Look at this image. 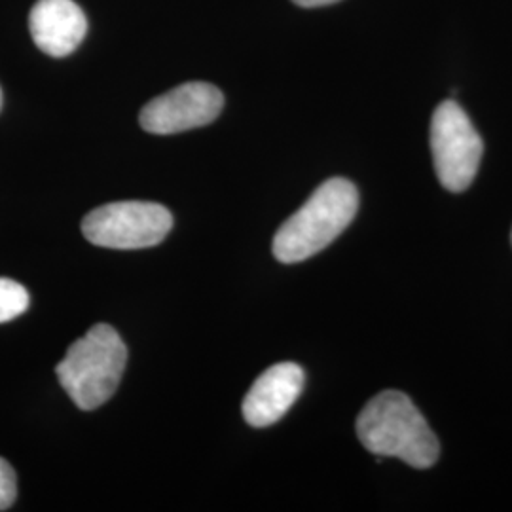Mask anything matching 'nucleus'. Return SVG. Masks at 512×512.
<instances>
[{
	"instance_id": "obj_7",
	"label": "nucleus",
	"mask_w": 512,
	"mask_h": 512,
	"mask_svg": "<svg viewBox=\"0 0 512 512\" xmlns=\"http://www.w3.org/2000/svg\"><path fill=\"white\" fill-rule=\"evenodd\" d=\"M304 370L294 363H279L260 374L243 399V418L256 429L281 420L304 389Z\"/></svg>"
},
{
	"instance_id": "obj_4",
	"label": "nucleus",
	"mask_w": 512,
	"mask_h": 512,
	"mask_svg": "<svg viewBox=\"0 0 512 512\" xmlns=\"http://www.w3.org/2000/svg\"><path fill=\"white\" fill-rule=\"evenodd\" d=\"M173 228L169 209L152 202H114L93 209L82 220V234L105 249H147L164 241Z\"/></svg>"
},
{
	"instance_id": "obj_13",
	"label": "nucleus",
	"mask_w": 512,
	"mask_h": 512,
	"mask_svg": "<svg viewBox=\"0 0 512 512\" xmlns=\"http://www.w3.org/2000/svg\"><path fill=\"white\" fill-rule=\"evenodd\" d=\"M511 239H512V234H511Z\"/></svg>"
},
{
	"instance_id": "obj_6",
	"label": "nucleus",
	"mask_w": 512,
	"mask_h": 512,
	"mask_svg": "<svg viewBox=\"0 0 512 512\" xmlns=\"http://www.w3.org/2000/svg\"><path fill=\"white\" fill-rule=\"evenodd\" d=\"M224 95L207 82H188L152 99L141 110V128L154 135H171L203 128L219 118Z\"/></svg>"
},
{
	"instance_id": "obj_5",
	"label": "nucleus",
	"mask_w": 512,
	"mask_h": 512,
	"mask_svg": "<svg viewBox=\"0 0 512 512\" xmlns=\"http://www.w3.org/2000/svg\"><path fill=\"white\" fill-rule=\"evenodd\" d=\"M431 150L440 184L450 192H465L475 181L484 143L467 112L452 99L433 112Z\"/></svg>"
},
{
	"instance_id": "obj_9",
	"label": "nucleus",
	"mask_w": 512,
	"mask_h": 512,
	"mask_svg": "<svg viewBox=\"0 0 512 512\" xmlns=\"http://www.w3.org/2000/svg\"><path fill=\"white\" fill-rule=\"evenodd\" d=\"M29 308L27 289L8 277H0V323H8Z\"/></svg>"
},
{
	"instance_id": "obj_3",
	"label": "nucleus",
	"mask_w": 512,
	"mask_h": 512,
	"mask_svg": "<svg viewBox=\"0 0 512 512\" xmlns=\"http://www.w3.org/2000/svg\"><path fill=\"white\" fill-rule=\"evenodd\" d=\"M126 365L128 348L120 334L99 323L67 349L55 374L80 410H95L116 393Z\"/></svg>"
},
{
	"instance_id": "obj_12",
	"label": "nucleus",
	"mask_w": 512,
	"mask_h": 512,
	"mask_svg": "<svg viewBox=\"0 0 512 512\" xmlns=\"http://www.w3.org/2000/svg\"><path fill=\"white\" fill-rule=\"evenodd\" d=\"M0 109H2V90H0Z\"/></svg>"
},
{
	"instance_id": "obj_1",
	"label": "nucleus",
	"mask_w": 512,
	"mask_h": 512,
	"mask_svg": "<svg viewBox=\"0 0 512 512\" xmlns=\"http://www.w3.org/2000/svg\"><path fill=\"white\" fill-rule=\"evenodd\" d=\"M357 437L376 458H397L429 469L440 456L439 440L408 395L384 391L357 418Z\"/></svg>"
},
{
	"instance_id": "obj_10",
	"label": "nucleus",
	"mask_w": 512,
	"mask_h": 512,
	"mask_svg": "<svg viewBox=\"0 0 512 512\" xmlns=\"http://www.w3.org/2000/svg\"><path fill=\"white\" fill-rule=\"evenodd\" d=\"M18 497V476L14 467L0 458V511H8Z\"/></svg>"
},
{
	"instance_id": "obj_11",
	"label": "nucleus",
	"mask_w": 512,
	"mask_h": 512,
	"mask_svg": "<svg viewBox=\"0 0 512 512\" xmlns=\"http://www.w3.org/2000/svg\"><path fill=\"white\" fill-rule=\"evenodd\" d=\"M296 6L302 8H321V6H329V4H336L340 0H293Z\"/></svg>"
},
{
	"instance_id": "obj_2",
	"label": "nucleus",
	"mask_w": 512,
	"mask_h": 512,
	"mask_svg": "<svg viewBox=\"0 0 512 512\" xmlns=\"http://www.w3.org/2000/svg\"><path fill=\"white\" fill-rule=\"evenodd\" d=\"M357 209L359 192L355 184L342 177L325 181L277 230L275 258L283 264H296L321 253L348 228Z\"/></svg>"
},
{
	"instance_id": "obj_8",
	"label": "nucleus",
	"mask_w": 512,
	"mask_h": 512,
	"mask_svg": "<svg viewBox=\"0 0 512 512\" xmlns=\"http://www.w3.org/2000/svg\"><path fill=\"white\" fill-rule=\"evenodd\" d=\"M29 31L38 50L67 57L86 38L88 19L74 0H38L29 16Z\"/></svg>"
}]
</instances>
